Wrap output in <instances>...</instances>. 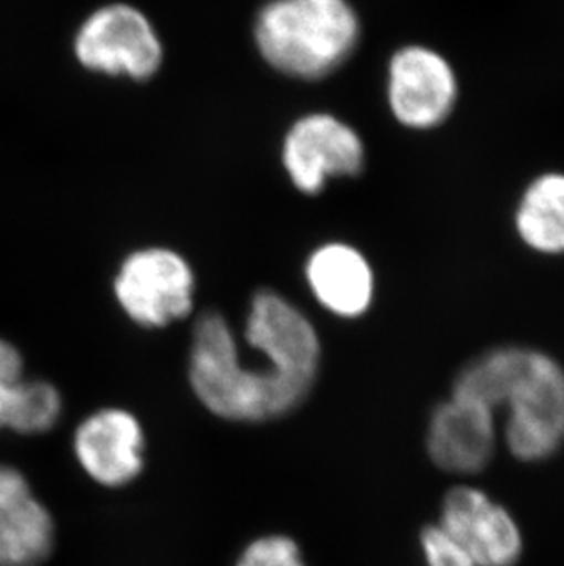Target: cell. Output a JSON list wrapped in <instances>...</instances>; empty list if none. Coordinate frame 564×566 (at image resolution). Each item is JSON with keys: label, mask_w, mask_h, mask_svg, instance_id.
Returning a JSON list of instances; mask_svg holds the SVG:
<instances>
[{"label": "cell", "mask_w": 564, "mask_h": 566, "mask_svg": "<svg viewBox=\"0 0 564 566\" xmlns=\"http://www.w3.org/2000/svg\"><path fill=\"white\" fill-rule=\"evenodd\" d=\"M24 378V361L19 348L0 339V385L11 387Z\"/></svg>", "instance_id": "ac0fdd59"}, {"label": "cell", "mask_w": 564, "mask_h": 566, "mask_svg": "<svg viewBox=\"0 0 564 566\" xmlns=\"http://www.w3.org/2000/svg\"><path fill=\"white\" fill-rule=\"evenodd\" d=\"M145 433L122 407H103L77 426L74 454L81 470L105 488H123L144 471Z\"/></svg>", "instance_id": "8fae6325"}, {"label": "cell", "mask_w": 564, "mask_h": 566, "mask_svg": "<svg viewBox=\"0 0 564 566\" xmlns=\"http://www.w3.org/2000/svg\"><path fill=\"white\" fill-rule=\"evenodd\" d=\"M477 566H516L524 535L513 513L477 486H455L443 495L440 518Z\"/></svg>", "instance_id": "9c48e42d"}, {"label": "cell", "mask_w": 564, "mask_h": 566, "mask_svg": "<svg viewBox=\"0 0 564 566\" xmlns=\"http://www.w3.org/2000/svg\"><path fill=\"white\" fill-rule=\"evenodd\" d=\"M10 387H2L0 385V429L4 428V407H6V392Z\"/></svg>", "instance_id": "d6986e66"}, {"label": "cell", "mask_w": 564, "mask_h": 566, "mask_svg": "<svg viewBox=\"0 0 564 566\" xmlns=\"http://www.w3.org/2000/svg\"><path fill=\"white\" fill-rule=\"evenodd\" d=\"M75 57L86 70L145 81L160 70L164 46L149 19L130 4L103 6L81 24Z\"/></svg>", "instance_id": "5b68a950"}, {"label": "cell", "mask_w": 564, "mask_h": 566, "mask_svg": "<svg viewBox=\"0 0 564 566\" xmlns=\"http://www.w3.org/2000/svg\"><path fill=\"white\" fill-rule=\"evenodd\" d=\"M237 566H306L297 541L288 535H262L240 554Z\"/></svg>", "instance_id": "2e32d148"}, {"label": "cell", "mask_w": 564, "mask_h": 566, "mask_svg": "<svg viewBox=\"0 0 564 566\" xmlns=\"http://www.w3.org/2000/svg\"><path fill=\"white\" fill-rule=\"evenodd\" d=\"M515 228L533 252L564 255V172H544L524 189Z\"/></svg>", "instance_id": "5bb4252c"}, {"label": "cell", "mask_w": 564, "mask_h": 566, "mask_svg": "<svg viewBox=\"0 0 564 566\" xmlns=\"http://www.w3.org/2000/svg\"><path fill=\"white\" fill-rule=\"evenodd\" d=\"M55 546V523L27 476L0 464V566H39Z\"/></svg>", "instance_id": "7c38bea8"}, {"label": "cell", "mask_w": 564, "mask_h": 566, "mask_svg": "<svg viewBox=\"0 0 564 566\" xmlns=\"http://www.w3.org/2000/svg\"><path fill=\"white\" fill-rule=\"evenodd\" d=\"M420 551L427 566H477L442 524H427L421 530Z\"/></svg>", "instance_id": "e0dca14e"}, {"label": "cell", "mask_w": 564, "mask_h": 566, "mask_svg": "<svg viewBox=\"0 0 564 566\" xmlns=\"http://www.w3.org/2000/svg\"><path fill=\"white\" fill-rule=\"evenodd\" d=\"M244 339L288 381L306 395L314 389L321 367L320 334L286 297L272 290L259 292L246 317Z\"/></svg>", "instance_id": "8992f818"}, {"label": "cell", "mask_w": 564, "mask_h": 566, "mask_svg": "<svg viewBox=\"0 0 564 566\" xmlns=\"http://www.w3.org/2000/svg\"><path fill=\"white\" fill-rule=\"evenodd\" d=\"M282 166L293 186L315 195L331 178L356 177L365 166V145L351 125L332 114H306L288 130Z\"/></svg>", "instance_id": "52a82bcc"}, {"label": "cell", "mask_w": 564, "mask_h": 566, "mask_svg": "<svg viewBox=\"0 0 564 566\" xmlns=\"http://www.w3.org/2000/svg\"><path fill=\"white\" fill-rule=\"evenodd\" d=\"M497 412L479 401L449 396L427 423L426 448L432 464L451 475H479L499 446Z\"/></svg>", "instance_id": "30bf717a"}, {"label": "cell", "mask_w": 564, "mask_h": 566, "mask_svg": "<svg viewBox=\"0 0 564 566\" xmlns=\"http://www.w3.org/2000/svg\"><path fill=\"white\" fill-rule=\"evenodd\" d=\"M304 273L317 303L337 317L356 319L373 305V266L351 244L331 242L317 248L310 255Z\"/></svg>", "instance_id": "4fadbf2b"}, {"label": "cell", "mask_w": 564, "mask_h": 566, "mask_svg": "<svg viewBox=\"0 0 564 566\" xmlns=\"http://www.w3.org/2000/svg\"><path fill=\"white\" fill-rule=\"evenodd\" d=\"M63 412V398L44 379H24L6 392L4 428L19 434H43L55 428Z\"/></svg>", "instance_id": "9a60e30c"}, {"label": "cell", "mask_w": 564, "mask_h": 566, "mask_svg": "<svg viewBox=\"0 0 564 566\" xmlns=\"http://www.w3.org/2000/svg\"><path fill=\"white\" fill-rule=\"evenodd\" d=\"M114 295L136 325L166 328L191 314L195 273L180 253L144 248L123 261L114 279Z\"/></svg>", "instance_id": "277c9868"}, {"label": "cell", "mask_w": 564, "mask_h": 566, "mask_svg": "<svg viewBox=\"0 0 564 566\" xmlns=\"http://www.w3.org/2000/svg\"><path fill=\"white\" fill-rule=\"evenodd\" d=\"M253 35L272 69L314 81L354 54L362 24L348 0H272L259 11Z\"/></svg>", "instance_id": "3957f363"}, {"label": "cell", "mask_w": 564, "mask_h": 566, "mask_svg": "<svg viewBox=\"0 0 564 566\" xmlns=\"http://www.w3.org/2000/svg\"><path fill=\"white\" fill-rule=\"evenodd\" d=\"M189 384L209 412L229 422L275 420L309 398L264 356L261 364H246L233 328L219 312H206L195 323Z\"/></svg>", "instance_id": "7a4b0ae2"}, {"label": "cell", "mask_w": 564, "mask_h": 566, "mask_svg": "<svg viewBox=\"0 0 564 566\" xmlns=\"http://www.w3.org/2000/svg\"><path fill=\"white\" fill-rule=\"evenodd\" d=\"M387 99L390 113L404 127H440L457 105L455 69L437 50L421 44L404 46L390 57Z\"/></svg>", "instance_id": "ba28073f"}, {"label": "cell", "mask_w": 564, "mask_h": 566, "mask_svg": "<svg viewBox=\"0 0 564 566\" xmlns=\"http://www.w3.org/2000/svg\"><path fill=\"white\" fill-rule=\"evenodd\" d=\"M452 396L504 409L502 440L522 464H541L564 446V367L544 350L504 345L458 370Z\"/></svg>", "instance_id": "6da1fadb"}]
</instances>
